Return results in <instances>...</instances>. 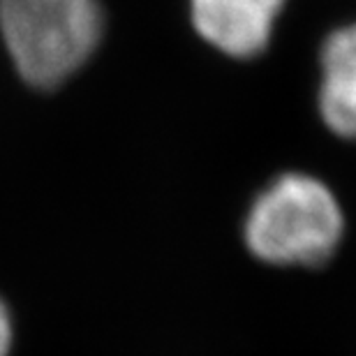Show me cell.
Returning a JSON list of instances; mask_svg holds the SVG:
<instances>
[{"label":"cell","mask_w":356,"mask_h":356,"mask_svg":"<svg viewBox=\"0 0 356 356\" xmlns=\"http://www.w3.org/2000/svg\"><path fill=\"white\" fill-rule=\"evenodd\" d=\"M343 229V211L322 181L284 174L252 204L245 241L268 264L317 266L336 252Z\"/></svg>","instance_id":"obj_2"},{"label":"cell","mask_w":356,"mask_h":356,"mask_svg":"<svg viewBox=\"0 0 356 356\" xmlns=\"http://www.w3.org/2000/svg\"><path fill=\"white\" fill-rule=\"evenodd\" d=\"M284 0H190L197 33L232 58H252L268 47Z\"/></svg>","instance_id":"obj_3"},{"label":"cell","mask_w":356,"mask_h":356,"mask_svg":"<svg viewBox=\"0 0 356 356\" xmlns=\"http://www.w3.org/2000/svg\"><path fill=\"white\" fill-rule=\"evenodd\" d=\"M12 347V317L7 305L0 301V356L10 354Z\"/></svg>","instance_id":"obj_5"},{"label":"cell","mask_w":356,"mask_h":356,"mask_svg":"<svg viewBox=\"0 0 356 356\" xmlns=\"http://www.w3.org/2000/svg\"><path fill=\"white\" fill-rule=\"evenodd\" d=\"M97 0H0L7 54L35 88H56L81 70L102 40Z\"/></svg>","instance_id":"obj_1"},{"label":"cell","mask_w":356,"mask_h":356,"mask_svg":"<svg viewBox=\"0 0 356 356\" xmlns=\"http://www.w3.org/2000/svg\"><path fill=\"white\" fill-rule=\"evenodd\" d=\"M319 109L340 137L356 139V24L338 28L322 47Z\"/></svg>","instance_id":"obj_4"}]
</instances>
